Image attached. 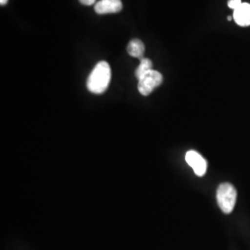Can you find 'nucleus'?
I'll use <instances>...</instances> for the list:
<instances>
[{
	"mask_svg": "<svg viewBox=\"0 0 250 250\" xmlns=\"http://www.w3.org/2000/svg\"><path fill=\"white\" fill-rule=\"evenodd\" d=\"M111 79L110 66L106 62L98 63L87 79V88L94 94H102L107 90Z\"/></svg>",
	"mask_w": 250,
	"mask_h": 250,
	"instance_id": "1",
	"label": "nucleus"
},
{
	"mask_svg": "<svg viewBox=\"0 0 250 250\" xmlns=\"http://www.w3.org/2000/svg\"><path fill=\"white\" fill-rule=\"evenodd\" d=\"M236 189L229 183H224L217 189V202L220 208L226 214H230L236 203Z\"/></svg>",
	"mask_w": 250,
	"mask_h": 250,
	"instance_id": "2",
	"label": "nucleus"
},
{
	"mask_svg": "<svg viewBox=\"0 0 250 250\" xmlns=\"http://www.w3.org/2000/svg\"><path fill=\"white\" fill-rule=\"evenodd\" d=\"M162 82L163 77L161 72L152 70L138 79L137 88L141 95L146 97L150 95L156 87L160 86Z\"/></svg>",
	"mask_w": 250,
	"mask_h": 250,
	"instance_id": "3",
	"label": "nucleus"
},
{
	"mask_svg": "<svg viewBox=\"0 0 250 250\" xmlns=\"http://www.w3.org/2000/svg\"><path fill=\"white\" fill-rule=\"evenodd\" d=\"M186 161L188 165L194 170L197 176L202 177L207 171V161L205 159L195 150H189L186 154Z\"/></svg>",
	"mask_w": 250,
	"mask_h": 250,
	"instance_id": "4",
	"label": "nucleus"
},
{
	"mask_svg": "<svg viewBox=\"0 0 250 250\" xmlns=\"http://www.w3.org/2000/svg\"><path fill=\"white\" fill-rule=\"evenodd\" d=\"M122 9L123 3L121 0H100L95 6V11L98 14L118 13Z\"/></svg>",
	"mask_w": 250,
	"mask_h": 250,
	"instance_id": "5",
	"label": "nucleus"
},
{
	"mask_svg": "<svg viewBox=\"0 0 250 250\" xmlns=\"http://www.w3.org/2000/svg\"><path fill=\"white\" fill-rule=\"evenodd\" d=\"M233 20L240 26L247 27L250 25V4L242 3L239 8L233 10Z\"/></svg>",
	"mask_w": 250,
	"mask_h": 250,
	"instance_id": "6",
	"label": "nucleus"
},
{
	"mask_svg": "<svg viewBox=\"0 0 250 250\" xmlns=\"http://www.w3.org/2000/svg\"><path fill=\"white\" fill-rule=\"evenodd\" d=\"M127 52L130 56L141 60L144 58L143 55L145 53V45L143 42L139 39H133L128 44Z\"/></svg>",
	"mask_w": 250,
	"mask_h": 250,
	"instance_id": "7",
	"label": "nucleus"
},
{
	"mask_svg": "<svg viewBox=\"0 0 250 250\" xmlns=\"http://www.w3.org/2000/svg\"><path fill=\"white\" fill-rule=\"evenodd\" d=\"M153 70V63L147 58H142L140 60V64L135 70V77L137 79H140L146 73L150 72Z\"/></svg>",
	"mask_w": 250,
	"mask_h": 250,
	"instance_id": "8",
	"label": "nucleus"
},
{
	"mask_svg": "<svg viewBox=\"0 0 250 250\" xmlns=\"http://www.w3.org/2000/svg\"><path fill=\"white\" fill-rule=\"evenodd\" d=\"M241 5V0H229L228 1V7L230 9H233V10H235L237 8H239Z\"/></svg>",
	"mask_w": 250,
	"mask_h": 250,
	"instance_id": "9",
	"label": "nucleus"
},
{
	"mask_svg": "<svg viewBox=\"0 0 250 250\" xmlns=\"http://www.w3.org/2000/svg\"><path fill=\"white\" fill-rule=\"evenodd\" d=\"M79 1L83 5H85V6H91L96 2V0H79Z\"/></svg>",
	"mask_w": 250,
	"mask_h": 250,
	"instance_id": "10",
	"label": "nucleus"
},
{
	"mask_svg": "<svg viewBox=\"0 0 250 250\" xmlns=\"http://www.w3.org/2000/svg\"><path fill=\"white\" fill-rule=\"evenodd\" d=\"M8 1H9V0H0V4H1V6L6 5V4L8 3Z\"/></svg>",
	"mask_w": 250,
	"mask_h": 250,
	"instance_id": "11",
	"label": "nucleus"
}]
</instances>
